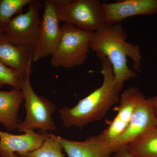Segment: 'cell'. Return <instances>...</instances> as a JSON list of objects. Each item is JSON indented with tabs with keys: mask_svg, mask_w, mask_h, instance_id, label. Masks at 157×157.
<instances>
[{
	"mask_svg": "<svg viewBox=\"0 0 157 157\" xmlns=\"http://www.w3.org/2000/svg\"><path fill=\"white\" fill-rule=\"evenodd\" d=\"M39 36L32 51L33 61L52 56L56 50L61 36V26L53 0H45Z\"/></svg>",
	"mask_w": 157,
	"mask_h": 157,
	"instance_id": "52a82bcc",
	"label": "cell"
},
{
	"mask_svg": "<svg viewBox=\"0 0 157 157\" xmlns=\"http://www.w3.org/2000/svg\"><path fill=\"white\" fill-rule=\"evenodd\" d=\"M144 98L137 86L127 89L121 95L117 114L108 128L101 133L112 147L113 144L128 127L137 105Z\"/></svg>",
	"mask_w": 157,
	"mask_h": 157,
	"instance_id": "9c48e42d",
	"label": "cell"
},
{
	"mask_svg": "<svg viewBox=\"0 0 157 157\" xmlns=\"http://www.w3.org/2000/svg\"><path fill=\"white\" fill-rule=\"evenodd\" d=\"M157 128V117L151 104L146 98L139 102L125 130L113 144L116 152L126 148L140 135Z\"/></svg>",
	"mask_w": 157,
	"mask_h": 157,
	"instance_id": "ba28073f",
	"label": "cell"
},
{
	"mask_svg": "<svg viewBox=\"0 0 157 157\" xmlns=\"http://www.w3.org/2000/svg\"><path fill=\"white\" fill-rule=\"evenodd\" d=\"M15 157H25L21 155H20L17 154H15Z\"/></svg>",
	"mask_w": 157,
	"mask_h": 157,
	"instance_id": "44dd1931",
	"label": "cell"
},
{
	"mask_svg": "<svg viewBox=\"0 0 157 157\" xmlns=\"http://www.w3.org/2000/svg\"><path fill=\"white\" fill-rule=\"evenodd\" d=\"M147 100L152 106L157 117V95L147 98Z\"/></svg>",
	"mask_w": 157,
	"mask_h": 157,
	"instance_id": "ffe728a7",
	"label": "cell"
},
{
	"mask_svg": "<svg viewBox=\"0 0 157 157\" xmlns=\"http://www.w3.org/2000/svg\"><path fill=\"white\" fill-rule=\"evenodd\" d=\"M128 35L120 24L105 22L94 32L90 41V50L102 59H107L112 65L116 83L122 90L127 80L137 77V73L129 67L128 57L133 61V67L141 71L140 47L127 42Z\"/></svg>",
	"mask_w": 157,
	"mask_h": 157,
	"instance_id": "6da1fadb",
	"label": "cell"
},
{
	"mask_svg": "<svg viewBox=\"0 0 157 157\" xmlns=\"http://www.w3.org/2000/svg\"><path fill=\"white\" fill-rule=\"evenodd\" d=\"M41 6L40 1L33 0L25 13L17 14L10 21L4 34L12 44L33 48L40 32Z\"/></svg>",
	"mask_w": 157,
	"mask_h": 157,
	"instance_id": "8992f818",
	"label": "cell"
},
{
	"mask_svg": "<svg viewBox=\"0 0 157 157\" xmlns=\"http://www.w3.org/2000/svg\"><path fill=\"white\" fill-rule=\"evenodd\" d=\"M20 90L23 95L26 114L24 120L18 124L17 130L25 133L35 129L44 132L56 131L52 117L55 105L50 100L36 94L31 84L30 76L21 79Z\"/></svg>",
	"mask_w": 157,
	"mask_h": 157,
	"instance_id": "277c9868",
	"label": "cell"
},
{
	"mask_svg": "<svg viewBox=\"0 0 157 157\" xmlns=\"http://www.w3.org/2000/svg\"><path fill=\"white\" fill-rule=\"evenodd\" d=\"M93 33L71 25H63L59 43L51 56V65L55 68L70 69L83 64L90 51Z\"/></svg>",
	"mask_w": 157,
	"mask_h": 157,
	"instance_id": "3957f363",
	"label": "cell"
},
{
	"mask_svg": "<svg viewBox=\"0 0 157 157\" xmlns=\"http://www.w3.org/2000/svg\"><path fill=\"white\" fill-rule=\"evenodd\" d=\"M52 135L61 144L68 157H111L114 153L101 133L90 136L84 141L69 140Z\"/></svg>",
	"mask_w": 157,
	"mask_h": 157,
	"instance_id": "8fae6325",
	"label": "cell"
},
{
	"mask_svg": "<svg viewBox=\"0 0 157 157\" xmlns=\"http://www.w3.org/2000/svg\"><path fill=\"white\" fill-rule=\"evenodd\" d=\"M105 22L120 24L128 17L157 14V0H122L102 3Z\"/></svg>",
	"mask_w": 157,
	"mask_h": 157,
	"instance_id": "30bf717a",
	"label": "cell"
},
{
	"mask_svg": "<svg viewBox=\"0 0 157 157\" xmlns=\"http://www.w3.org/2000/svg\"><path fill=\"white\" fill-rule=\"evenodd\" d=\"M49 137L47 132L41 134L29 131L21 135H14L0 130V155L15 157V154L23 155L42 146Z\"/></svg>",
	"mask_w": 157,
	"mask_h": 157,
	"instance_id": "7c38bea8",
	"label": "cell"
},
{
	"mask_svg": "<svg viewBox=\"0 0 157 157\" xmlns=\"http://www.w3.org/2000/svg\"><path fill=\"white\" fill-rule=\"evenodd\" d=\"M4 34V32H2V31H0V36L2 35V34Z\"/></svg>",
	"mask_w": 157,
	"mask_h": 157,
	"instance_id": "7402d4cb",
	"label": "cell"
},
{
	"mask_svg": "<svg viewBox=\"0 0 157 157\" xmlns=\"http://www.w3.org/2000/svg\"><path fill=\"white\" fill-rule=\"evenodd\" d=\"M22 78L17 72L0 62V88L7 85L13 89L21 90V81Z\"/></svg>",
	"mask_w": 157,
	"mask_h": 157,
	"instance_id": "ac0fdd59",
	"label": "cell"
},
{
	"mask_svg": "<svg viewBox=\"0 0 157 157\" xmlns=\"http://www.w3.org/2000/svg\"><path fill=\"white\" fill-rule=\"evenodd\" d=\"M0 157H2V156H1V155H0Z\"/></svg>",
	"mask_w": 157,
	"mask_h": 157,
	"instance_id": "603a6c76",
	"label": "cell"
},
{
	"mask_svg": "<svg viewBox=\"0 0 157 157\" xmlns=\"http://www.w3.org/2000/svg\"><path fill=\"white\" fill-rule=\"evenodd\" d=\"M111 157H133L127 150V147L116 152Z\"/></svg>",
	"mask_w": 157,
	"mask_h": 157,
	"instance_id": "d6986e66",
	"label": "cell"
},
{
	"mask_svg": "<svg viewBox=\"0 0 157 157\" xmlns=\"http://www.w3.org/2000/svg\"><path fill=\"white\" fill-rule=\"evenodd\" d=\"M101 60L102 85L80 100L74 107L60 109V118L65 127L82 129L90 123L101 120L109 108L119 101L121 90L116 83L112 65L107 59Z\"/></svg>",
	"mask_w": 157,
	"mask_h": 157,
	"instance_id": "7a4b0ae2",
	"label": "cell"
},
{
	"mask_svg": "<svg viewBox=\"0 0 157 157\" xmlns=\"http://www.w3.org/2000/svg\"><path fill=\"white\" fill-rule=\"evenodd\" d=\"M24 101L21 90H0V123L8 131L17 129L19 123L18 112Z\"/></svg>",
	"mask_w": 157,
	"mask_h": 157,
	"instance_id": "5bb4252c",
	"label": "cell"
},
{
	"mask_svg": "<svg viewBox=\"0 0 157 157\" xmlns=\"http://www.w3.org/2000/svg\"><path fill=\"white\" fill-rule=\"evenodd\" d=\"M48 134L49 137L44 140L42 146L21 155L25 157H64L61 144L52 136V133Z\"/></svg>",
	"mask_w": 157,
	"mask_h": 157,
	"instance_id": "e0dca14e",
	"label": "cell"
},
{
	"mask_svg": "<svg viewBox=\"0 0 157 157\" xmlns=\"http://www.w3.org/2000/svg\"><path fill=\"white\" fill-rule=\"evenodd\" d=\"M127 149L133 157H157V128L137 137Z\"/></svg>",
	"mask_w": 157,
	"mask_h": 157,
	"instance_id": "9a60e30c",
	"label": "cell"
},
{
	"mask_svg": "<svg viewBox=\"0 0 157 157\" xmlns=\"http://www.w3.org/2000/svg\"><path fill=\"white\" fill-rule=\"evenodd\" d=\"M33 48L14 45L5 34L0 36V62L24 78L32 73Z\"/></svg>",
	"mask_w": 157,
	"mask_h": 157,
	"instance_id": "4fadbf2b",
	"label": "cell"
},
{
	"mask_svg": "<svg viewBox=\"0 0 157 157\" xmlns=\"http://www.w3.org/2000/svg\"><path fill=\"white\" fill-rule=\"evenodd\" d=\"M33 0H0V31L4 32L13 16L21 13L24 7Z\"/></svg>",
	"mask_w": 157,
	"mask_h": 157,
	"instance_id": "2e32d148",
	"label": "cell"
},
{
	"mask_svg": "<svg viewBox=\"0 0 157 157\" xmlns=\"http://www.w3.org/2000/svg\"><path fill=\"white\" fill-rule=\"evenodd\" d=\"M53 1L60 22L93 33L105 22L102 3L99 0Z\"/></svg>",
	"mask_w": 157,
	"mask_h": 157,
	"instance_id": "5b68a950",
	"label": "cell"
}]
</instances>
